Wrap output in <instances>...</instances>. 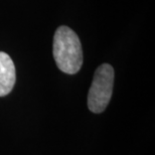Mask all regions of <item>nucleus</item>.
Returning a JSON list of instances; mask_svg holds the SVG:
<instances>
[{
	"mask_svg": "<svg viewBox=\"0 0 155 155\" xmlns=\"http://www.w3.org/2000/svg\"><path fill=\"white\" fill-rule=\"evenodd\" d=\"M54 58L63 73L77 74L83 64V49L79 36L68 26H60L54 36Z\"/></svg>",
	"mask_w": 155,
	"mask_h": 155,
	"instance_id": "f257e3e1",
	"label": "nucleus"
},
{
	"mask_svg": "<svg viewBox=\"0 0 155 155\" xmlns=\"http://www.w3.org/2000/svg\"><path fill=\"white\" fill-rule=\"evenodd\" d=\"M114 69L103 64L95 72L88 95V107L93 113H102L111 100L114 85Z\"/></svg>",
	"mask_w": 155,
	"mask_h": 155,
	"instance_id": "f03ea898",
	"label": "nucleus"
},
{
	"mask_svg": "<svg viewBox=\"0 0 155 155\" xmlns=\"http://www.w3.org/2000/svg\"><path fill=\"white\" fill-rule=\"evenodd\" d=\"M16 80L15 67L7 54L0 51V97H4L12 91Z\"/></svg>",
	"mask_w": 155,
	"mask_h": 155,
	"instance_id": "7ed1b4c3",
	"label": "nucleus"
}]
</instances>
